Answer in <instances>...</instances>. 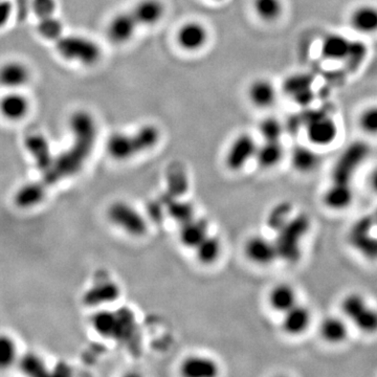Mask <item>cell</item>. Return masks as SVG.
Wrapping results in <instances>:
<instances>
[{"mask_svg": "<svg viewBox=\"0 0 377 377\" xmlns=\"http://www.w3.org/2000/svg\"><path fill=\"white\" fill-rule=\"evenodd\" d=\"M70 126L72 134V145L55 157L51 167L43 173L41 182L47 186L78 173L96 144V122L88 111H78L72 113Z\"/></svg>", "mask_w": 377, "mask_h": 377, "instance_id": "1", "label": "cell"}, {"mask_svg": "<svg viewBox=\"0 0 377 377\" xmlns=\"http://www.w3.org/2000/svg\"><path fill=\"white\" fill-rule=\"evenodd\" d=\"M159 136L154 125L142 126L132 134L118 132L107 141V153L115 161H126L157 146Z\"/></svg>", "mask_w": 377, "mask_h": 377, "instance_id": "2", "label": "cell"}, {"mask_svg": "<svg viewBox=\"0 0 377 377\" xmlns=\"http://www.w3.org/2000/svg\"><path fill=\"white\" fill-rule=\"evenodd\" d=\"M310 218L300 214L291 218L284 227L278 232L275 239L278 257L289 263H295L301 257L300 241L310 230Z\"/></svg>", "mask_w": 377, "mask_h": 377, "instance_id": "3", "label": "cell"}, {"mask_svg": "<svg viewBox=\"0 0 377 377\" xmlns=\"http://www.w3.org/2000/svg\"><path fill=\"white\" fill-rule=\"evenodd\" d=\"M56 51L67 61L93 65L100 60L102 49L96 41L77 35H62L55 41Z\"/></svg>", "mask_w": 377, "mask_h": 377, "instance_id": "4", "label": "cell"}, {"mask_svg": "<svg viewBox=\"0 0 377 377\" xmlns=\"http://www.w3.org/2000/svg\"><path fill=\"white\" fill-rule=\"evenodd\" d=\"M342 310L362 332H376L377 310L369 307L360 296H347L342 302Z\"/></svg>", "mask_w": 377, "mask_h": 377, "instance_id": "5", "label": "cell"}, {"mask_svg": "<svg viewBox=\"0 0 377 377\" xmlns=\"http://www.w3.org/2000/svg\"><path fill=\"white\" fill-rule=\"evenodd\" d=\"M109 219L113 225L132 236H143L147 232V221L129 204L117 202L109 207Z\"/></svg>", "mask_w": 377, "mask_h": 377, "instance_id": "6", "label": "cell"}, {"mask_svg": "<svg viewBox=\"0 0 377 377\" xmlns=\"http://www.w3.org/2000/svg\"><path fill=\"white\" fill-rule=\"evenodd\" d=\"M368 152V146L362 142H356L350 145L333 168V182L349 184L354 172L364 161Z\"/></svg>", "mask_w": 377, "mask_h": 377, "instance_id": "7", "label": "cell"}, {"mask_svg": "<svg viewBox=\"0 0 377 377\" xmlns=\"http://www.w3.org/2000/svg\"><path fill=\"white\" fill-rule=\"evenodd\" d=\"M305 134L308 142L314 146H329L337 140L339 127L332 117L320 113L306 121Z\"/></svg>", "mask_w": 377, "mask_h": 377, "instance_id": "8", "label": "cell"}, {"mask_svg": "<svg viewBox=\"0 0 377 377\" xmlns=\"http://www.w3.org/2000/svg\"><path fill=\"white\" fill-rule=\"evenodd\" d=\"M258 145L250 134H241L230 146L225 157L227 168L233 171L241 170L252 157H256Z\"/></svg>", "mask_w": 377, "mask_h": 377, "instance_id": "9", "label": "cell"}, {"mask_svg": "<svg viewBox=\"0 0 377 377\" xmlns=\"http://www.w3.org/2000/svg\"><path fill=\"white\" fill-rule=\"evenodd\" d=\"M248 102L258 109L266 111L275 106L279 96L277 86L267 78L254 79L246 89Z\"/></svg>", "mask_w": 377, "mask_h": 377, "instance_id": "10", "label": "cell"}, {"mask_svg": "<svg viewBox=\"0 0 377 377\" xmlns=\"http://www.w3.org/2000/svg\"><path fill=\"white\" fill-rule=\"evenodd\" d=\"M349 26L354 32L362 36H373L377 34V6L373 3H362L350 12L348 17Z\"/></svg>", "mask_w": 377, "mask_h": 377, "instance_id": "11", "label": "cell"}, {"mask_svg": "<svg viewBox=\"0 0 377 377\" xmlns=\"http://www.w3.org/2000/svg\"><path fill=\"white\" fill-rule=\"evenodd\" d=\"M312 74H294L287 77L283 83V88L293 102L297 103L300 106L306 107L314 101V93L312 90Z\"/></svg>", "mask_w": 377, "mask_h": 377, "instance_id": "12", "label": "cell"}, {"mask_svg": "<svg viewBox=\"0 0 377 377\" xmlns=\"http://www.w3.org/2000/svg\"><path fill=\"white\" fill-rule=\"evenodd\" d=\"M176 39L184 51H198L208 43L209 31L200 22H186L178 30Z\"/></svg>", "mask_w": 377, "mask_h": 377, "instance_id": "13", "label": "cell"}, {"mask_svg": "<svg viewBox=\"0 0 377 377\" xmlns=\"http://www.w3.org/2000/svg\"><path fill=\"white\" fill-rule=\"evenodd\" d=\"M138 24L131 11L117 14L107 26V37L115 45H124L131 40Z\"/></svg>", "mask_w": 377, "mask_h": 377, "instance_id": "14", "label": "cell"}, {"mask_svg": "<svg viewBox=\"0 0 377 377\" xmlns=\"http://www.w3.org/2000/svg\"><path fill=\"white\" fill-rule=\"evenodd\" d=\"M24 147L42 173L51 167L55 157L51 155V146L45 136L40 134H30L24 140Z\"/></svg>", "mask_w": 377, "mask_h": 377, "instance_id": "15", "label": "cell"}, {"mask_svg": "<svg viewBox=\"0 0 377 377\" xmlns=\"http://www.w3.org/2000/svg\"><path fill=\"white\" fill-rule=\"evenodd\" d=\"M351 41V39L339 33L327 34L321 42V56L328 61H345Z\"/></svg>", "mask_w": 377, "mask_h": 377, "instance_id": "16", "label": "cell"}, {"mask_svg": "<svg viewBox=\"0 0 377 377\" xmlns=\"http://www.w3.org/2000/svg\"><path fill=\"white\" fill-rule=\"evenodd\" d=\"M244 250H246V257L257 264H269L273 262L275 258H279L275 244L258 236L250 238L246 242Z\"/></svg>", "mask_w": 377, "mask_h": 377, "instance_id": "17", "label": "cell"}, {"mask_svg": "<svg viewBox=\"0 0 377 377\" xmlns=\"http://www.w3.org/2000/svg\"><path fill=\"white\" fill-rule=\"evenodd\" d=\"M165 6L161 0H141L131 10L140 26H151L159 24L165 15Z\"/></svg>", "mask_w": 377, "mask_h": 377, "instance_id": "18", "label": "cell"}, {"mask_svg": "<svg viewBox=\"0 0 377 377\" xmlns=\"http://www.w3.org/2000/svg\"><path fill=\"white\" fill-rule=\"evenodd\" d=\"M119 285L113 282H103L89 289L83 296V303L86 306L96 307L103 304L113 303L120 297Z\"/></svg>", "mask_w": 377, "mask_h": 377, "instance_id": "19", "label": "cell"}, {"mask_svg": "<svg viewBox=\"0 0 377 377\" xmlns=\"http://www.w3.org/2000/svg\"><path fill=\"white\" fill-rule=\"evenodd\" d=\"M180 372L186 377H213L218 373V367L210 358L190 356L182 362Z\"/></svg>", "mask_w": 377, "mask_h": 377, "instance_id": "20", "label": "cell"}, {"mask_svg": "<svg viewBox=\"0 0 377 377\" xmlns=\"http://www.w3.org/2000/svg\"><path fill=\"white\" fill-rule=\"evenodd\" d=\"M1 113L10 121H19L26 117L30 109V103L20 93H8L1 100Z\"/></svg>", "mask_w": 377, "mask_h": 377, "instance_id": "21", "label": "cell"}, {"mask_svg": "<svg viewBox=\"0 0 377 377\" xmlns=\"http://www.w3.org/2000/svg\"><path fill=\"white\" fill-rule=\"evenodd\" d=\"M252 7L257 18L268 24L281 19L285 10L283 0H252Z\"/></svg>", "mask_w": 377, "mask_h": 377, "instance_id": "22", "label": "cell"}, {"mask_svg": "<svg viewBox=\"0 0 377 377\" xmlns=\"http://www.w3.org/2000/svg\"><path fill=\"white\" fill-rule=\"evenodd\" d=\"M208 236V225L202 219H191L180 225V242L186 248H195Z\"/></svg>", "mask_w": 377, "mask_h": 377, "instance_id": "23", "label": "cell"}, {"mask_svg": "<svg viewBox=\"0 0 377 377\" xmlns=\"http://www.w3.org/2000/svg\"><path fill=\"white\" fill-rule=\"evenodd\" d=\"M30 79V72L24 64L17 61L6 63L0 72L1 84L8 88H18L24 86Z\"/></svg>", "mask_w": 377, "mask_h": 377, "instance_id": "24", "label": "cell"}, {"mask_svg": "<svg viewBox=\"0 0 377 377\" xmlns=\"http://www.w3.org/2000/svg\"><path fill=\"white\" fill-rule=\"evenodd\" d=\"M47 186L42 182L24 184L16 192L14 202L22 209L32 208L40 204L45 198Z\"/></svg>", "mask_w": 377, "mask_h": 377, "instance_id": "25", "label": "cell"}, {"mask_svg": "<svg viewBox=\"0 0 377 377\" xmlns=\"http://www.w3.org/2000/svg\"><path fill=\"white\" fill-rule=\"evenodd\" d=\"M310 323V314L307 308L295 305L285 312L283 329L289 335H297L304 332Z\"/></svg>", "mask_w": 377, "mask_h": 377, "instance_id": "26", "label": "cell"}, {"mask_svg": "<svg viewBox=\"0 0 377 377\" xmlns=\"http://www.w3.org/2000/svg\"><path fill=\"white\" fill-rule=\"evenodd\" d=\"M353 193L349 184L333 182L332 186L325 193L324 202L333 210H343L351 204Z\"/></svg>", "mask_w": 377, "mask_h": 377, "instance_id": "27", "label": "cell"}, {"mask_svg": "<svg viewBox=\"0 0 377 377\" xmlns=\"http://www.w3.org/2000/svg\"><path fill=\"white\" fill-rule=\"evenodd\" d=\"M283 154H284V149L282 146L281 141H275V142L264 141L261 146H258L255 159H257V163L260 167L269 169L281 161Z\"/></svg>", "mask_w": 377, "mask_h": 377, "instance_id": "28", "label": "cell"}, {"mask_svg": "<svg viewBox=\"0 0 377 377\" xmlns=\"http://www.w3.org/2000/svg\"><path fill=\"white\" fill-rule=\"evenodd\" d=\"M291 165L297 171L308 173L314 171L320 163V157L307 146H297L291 152Z\"/></svg>", "mask_w": 377, "mask_h": 377, "instance_id": "29", "label": "cell"}, {"mask_svg": "<svg viewBox=\"0 0 377 377\" xmlns=\"http://www.w3.org/2000/svg\"><path fill=\"white\" fill-rule=\"evenodd\" d=\"M93 327L104 337L117 339L119 316L117 312H99L93 316Z\"/></svg>", "mask_w": 377, "mask_h": 377, "instance_id": "30", "label": "cell"}, {"mask_svg": "<svg viewBox=\"0 0 377 377\" xmlns=\"http://www.w3.org/2000/svg\"><path fill=\"white\" fill-rule=\"evenodd\" d=\"M295 291L289 285L281 284L275 287L269 295V303L273 310L278 312H287L293 308L296 304Z\"/></svg>", "mask_w": 377, "mask_h": 377, "instance_id": "31", "label": "cell"}, {"mask_svg": "<svg viewBox=\"0 0 377 377\" xmlns=\"http://www.w3.org/2000/svg\"><path fill=\"white\" fill-rule=\"evenodd\" d=\"M320 332L325 341L337 344L341 343L347 337L348 329L341 319L329 316L321 324Z\"/></svg>", "mask_w": 377, "mask_h": 377, "instance_id": "32", "label": "cell"}, {"mask_svg": "<svg viewBox=\"0 0 377 377\" xmlns=\"http://www.w3.org/2000/svg\"><path fill=\"white\" fill-rule=\"evenodd\" d=\"M196 257L202 264H212L220 255L221 244L215 237L207 236L195 248Z\"/></svg>", "mask_w": 377, "mask_h": 377, "instance_id": "33", "label": "cell"}, {"mask_svg": "<svg viewBox=\"0 0 377 377\" xmlns=\"http://www.w3.org/2000/svg\"><path fill=\"white\" fill-rule=\"evenodd\" d=\"M291 213V204L289 202H283L275 204L267 215V227L273 230V231L279 232L282 227H284L291 220V218H289Z\"/></svg>", "mask_w": 377, "mask_h": 377, "instance_id": "34", "label": "cell"}, {"mask_svg": "<svg viewBox=\"0 0 377 377\" xmlns=\"http://www.w3.org/2000/svg\"><path fill=\"white\" fill-rule=\"evenodd\" d=\"M167 179L170 195L177 198L188 190V177L184 170L179 166L175 165L169 168Z\"/></svg>", "mask_w": 377, "mask_h": 377, "instance_id": "35", "label": "cell"}, {"mask_svg": "<svg viewBox=\"0 0 377 377\" xmlns=\"http://www.w3.org/2000/svg\"><path fill=\"white\" fill-rule=\"evenodd\" d=\"M63 24L55 15L38 19L37 31L47 40L57 41L63 34Z\"/></svg>", "mask_w": 377, "mask_h": 377, "instance_id": "36", "label": "cell"}, {"mask_svg": "<svg viewBox=\"0 0 377 377\" xmlns=\"http://www.w3.org/2000/svg\"><path fill=\"white\" fill-rule=\"evenodd\" d=\"M349 241L356 250L369 259H377V238L371 233L364 235H349Z\"/></svg>", "mask_w": 377, "mask_h": 377, "instance_id": "37", "label": "cell"}, {"mask_svg": "<svg viewBox=\"0 0 377 377\" xmlns=\"http://www.w3.org/2000/svg\"><path fill=\"white\" fill-rule=\"evenodd\" d=\"M166 206L169 216L179 225H184L194 218L193 207L188 202L170 198Z\"/></svg>", "mask_w": 377, "mask_h": 377, "instance_id": "38", "label": "cell"}, {"mask_svg": "<svg viewBox=\"0 0 377 377\" xmlns=\"http://www.w3.org/2000/svg\"><path fill=\"white\" fill-rule=\"evenodd\" d=\"M259 132H260L263 140L275 142V141H281L283 132H284V127L279 119L273 117V115H268L259 124Z\"/></svg>", "mask_w": 377, "mask_h": 377, "instance_id": "39", "label": "cell"}, {"mask_svg": "<svg viewBox=\"0 0 377 377\" xmlns=\"http://www.w3.org/2000/svg\"><path fill=\"white\" fill-rule=\"evenodd\" d=\"M358 127L368 136H377V104L362 109L358 117Z\"/></svg>", "mask_w": 377, "mask_h": 377, "instance_id": "40", "label": "cell"}, {"mask_svg": "<svg viewBox=\"0 0 377 377\" xmlns=\"http://www.w3.org/2000/svg\"><path fill=\"white\" fill-rule=\"evenodd\" d=\"M20 369L30 376H45L49 374L45 362L38 356L33 353L26 354L20 360Z\"/></svg>", "mask_w": 377, "mask_h": 377, "instance_id": "41", "label": "cell"}, {"mask_svg": "<svg viewBox=\"0 0 377 377\" xmlns=\"http://www.w3.org/2000/svg\"><path fill=\"white\" fill-rule=\"evenodd\" d=\"M367 56H368V47L362 41L352 40L345 62H347L350 67H358L364 61Z\"/></svg>", "mask_w": 377, "mask_h": 377, "instance_id": "42", "label": "cell"}, {"mask_svg": "<svg viewBox=\"0 0 377 377\" xmlns=\"http://www.w3.org/2000/svg\"><path fill=\"white\" fill-rule=\"evenodd\" d=\"M16 360L15 343L10 337H1L0 339V367L5 369L12 366Z\"/></svg>", "mask_w": 377, "mask_h": 377, "instance_id": "43", "label": "cell"}, {"mask_svg": "<svg viewBox=\"0 0 377 377\" xmlns=\"http://www.w3.org/2000/svg\"><path fill=\"white\" fill-rule=\"evenodd\" d=\"M32 10L38 19L54 16L57 10L56 0H33Z\"/></svg>", "mask_w": 377, "mask_h": 377, "instance_id": "44", "label": "cell"}, {"mask_svg": "<svg viewBox=\"0 0 377 377\" xmlns=\"http://www.w3.org/2000/svg\"><path fill=\"white\" fill-rule=\"evenodd\" d=\"M13 3L10 0H3L0 3V26H5L13 14Z\"/></svg>", "mask_w": 377, "mask_h": 377, "instance_id": "45", "label": "cell"}, {"mask_svg": "<svg viewBox=\"0 0 377 377\" xmlns=\"http://www.w3.org/2000/svg\"><path fill=\"white\" fill-rule=\"evenodd\" d=\"M370 184L371 188L374 190L375 192H377V167L373 170L372 173L370 175Z\"/></svg>", "mask_w": 377, "mask_h": 377, "instance_id": "46", "label": "cell"}, {"mask_svg": "<svg viewBox=\"0 0 377 377\" xmlns=\"http://www.w3.org/2000/svg\"><path fill=\"white\" fill-rule=\"evenodd\" d=\"M374 220H375V225H377V209H376V211H375V214H374Z\"/></svg>", "mask_w": 377, "mask_h": 377, "instance_id": "47", "label": "cell"}, {"mask_svg": "<svg viewBox=\"0 0 377 377\" xmlns=\"http://www.w3.org/2000/svg\"><path fill=\"white\" fill-rule=\"evenodd\" d=\"M215 1H221V0H215Z\"/></svg>", "mask_w": 377, "mask_h": 377, "instance_id": "48", "label": "cell"}]
</instances>
